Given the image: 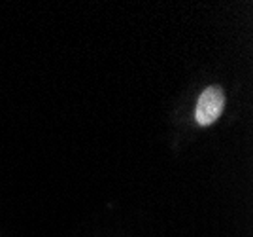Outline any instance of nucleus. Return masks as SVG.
<instances>
[{
  "label": "nucleus",
  "instance_id": "f257e3e1",
  "mask_svg": "<svg viewBox=\"0 0 253 237\" xmlns=\"http://www.w3.org/2000/svg\"><path fill=\"white\" fill-rule=\"evenodd\" d=\"M225 108V91L219 86H208L197 101L195 119L201 127H208L223 114Z\"/></svg>",
  "mask_w": 253,
  "mask_h": 237
}]
</instances>
